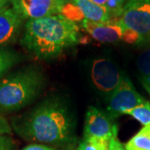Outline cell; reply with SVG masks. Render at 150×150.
Here are the masks:
<instances>
[{
    "label": "cell",
    "instance_id": "cell-11",
    "mask_svg": "<svg viewBox=\"0 0 150 150\" xmlns=\"http://www.w3.org/2000/svg\"><path fill=\"white\" fill-rule=\"evenodd\" d=\"M80 9L84 18L87 20L98 23L110 22L108 9L104 6L93 3L92 0H73Z\"/></svg>",
    "mask_w": 150,
    "mask_h": 150
},
{
    "label": "cell",
    "instance_id": "cell-3",
    "mask_svg": "<svg viewBox=\"0 0 150 150\" xmlns=\"http://www.w3.org/2000/svg\"><path fill=\"white\" fill-rule=\"evenodd\" d=\"M45 75L36 66H27L0 80V111L15 112L27 107L43 91Z\"/></svg>",
    "mask_w": 150,
    "mask_h": 150
},
{
    "label": "cell",
    "instance_id": "cell-24",
    "mask_svg": "<svg viewBox=\"0 0 150 150\" xmlns=\"http://www.w3.org/2000/svg\"><path fill=\"white\" fill-rule=\"evenodd\" d=\"M145 89H146L147 91L149 92V94H150V88H145Z\"/></svg>",
    "mask_w": 150,
    "mask_h": 150
},
{
    "label": "cell",
    "instance_id": "cell-19",
    "mask_svg": "<svg viewBox=\"0 0 150 150\" xmlns=\"http://www.w3.org/2000/svg\"><path fill=\"white\" fill-rule=\"evenodd\" d=\"M76 150H98L94 145H93L90 143L87 142L85 140H83V142H81L78 149Z\"/></svg>",
    "mask_w": 150,
    "mask_h": 150
},
{
    "label": "cell",
    "instance_id": "cell-4",
    "mask_svg": "<svg viewBox=\"0 0 150 150\" xmlns=\"http://www.w3.org/2000/svg\"><path fill=\"white\" fill-rule=\"evenodd\" d=\"M118 135V126L107 113L90 106L86 112L83 140L98 150H108L112 139Z\"/></svg>",
    "mask_w": 150,
    "mask_h": 150
},
{
    "label": "cell",
    "instance_id": "cell-9",
    "mask_svg": "<svg viewBox=\"0 0 150 150\" xmlns=\"http://www.w3.org/2000/svg\"><path fill=\"white\" fill-rule=\"evenodd\" d=\"M83 27L92 37L101 43H115L122 39L124 27L120 22L98 23L83 19Z\"/></svg>",
    "mask_w": 150,
    "mask_h": 150
},
{
    "label": "cell",
    "instance_id": "cell-8",
    "mask_svg": "<svg viewBox=\"0 0 150 150\" xmlns=\"http://www.w3.org/2000/svg\"><path fill=\"white\" fill-rule=\"evenodd\" d=\"M23 19L33 20L60 14L66 0H10Z\"/></svg>",
    "mask_w": 150,
    "mask_h": 150
},
{
    "label": "cell",
    "instance_id": "cell-5",
    "mask_svg": "<svg viewBox=\"0 0 150 150\" xmlns=\"http://www.w3.org/2000/svg\"><path fill=\"white\" fill-rule=\"evenodd\" d=\"M119 22L124 28L134 30L144 43L150 40V0H129L123 7Z\"/></svg>",
    "mask_w": 150,
    "mask_h": 150
},
{
    "label": "cell",
    "instance_id": "cell-10",
    "mask_svg": "<svg viewBox=\"0 0 150 150\" xmlns=\"http://www.w3.org/2000/svg\"><path fill=\"white\" fill-rule=\"evenodd\" d=\"M23 18L13 7L0 9V47L13 43L21 30Z\"/></svg>",
    "mask_w": 150,
    "mask_h": 150
},
{
    "label": "cell",
    "instance_id": "cell-17",
    "mask_svg": "<svg viewBox=\"0 0 150 150\" xmlns=\"http://www.w3.org/2000/svg\"><path fill=\"white\" fill-rule=\"evenodd\" d=\"M122 39L124 42L131 43V44H142V43H144L143 39L140 37L139 34L134 32V30L127 28H124Z\"/></svg>",
    "mask_w": 150,
    "mask_h": 150
},
{
    "label": "cell",
    "instance_id": "cell-7",
    "mask_svg": "<svg viewBox=\"0 0 150 150\" xmlns=\"http://www.w3.org/2000/svg\"><path fill=\"white\" fill-rule=\"evenodd\" d=\"M90 76L94 87L108 98L118 88L124 74L110 59L98 58L92 63Z\"/></svg>",
    "mask_w": 150,
    "mask_h": 150
},
{
    "label": "cell",
    "instance_id": "cell-23",
    "mask_svg": "<svg viewBox=\"0 0 150 150\" xmlns=\"http://www.w3.org/2000/svg\"><path fill=\"white\" fill-rule=\"evenodd\" d=\"M116 1H117L118 3H119L120 4H122V5L124 6L125 5V4H126L128 1H129V0H116Z\"/></svg>",
    "mask_w": 150,
    "mask_h": 150
},
{
    "label": "cell",
    "instance_id": "cell-13",
    "mask_svg": "<svg viewBox=\"0 0 150 150\" xmlns=\"http://www.w3.org/2000/svg\"><path fill=\"white\" fill-rule=\"evenodd\" d=\"M124 148L126 150H150V126H144Z\"/></svg>",
    "mask_w": 150,
    "mask_h": 150
},
{
    "label": "cell",
    "instance_id": "cell-22",
    "mask_svg": "<svg viewBox=\"0 0 150 150\" xmlns=\"http://www.w3.org/2000/svg\"><path fill=\"white\" fill-rule=\"evenodd\" d=\"M10 0H0V9H2L3 8H4L5 6H7L8 3Z\"/></svg>",
    "mask_w": 150,
    "mask_h": 150
},
{
    "label": "cell",
    "instance_id": "cell-1",
    "mask_svg": "<svg viewBox=\"0 0 150 150\" xmlns=\"http://www.w3.org/2000/svg\"><path fill=\"white\" fill-rule=\"evenodd\" d=\"M13 129L27 141L71 148L76 142V118L66 99L51 97L13 119Z\"/></svg>",
    "mask_w": 150,
    "mask_h": 150
},
{
    "label": "cell",
    "instance_id": "cell-21",
    "mask_svg": "<svg viewBox=\"0 0 150 150\" xmlns=\"http://www.w3.org/2000/svg\"><path fill=\"white\" fill-rule=\"evenodd\" d=\"M92 1H93V3L97 4H98V5L104 6L106 4L108 0H92Z\"/></svg>",
    "mask_w": 150,
    "mask_h": 150
},
{
    "label": "cell",
    "instance_id": "cell-14",
    "mask_svg": "<svg viewBox=\"0 0 150 150\" xmlns=\"http://www.w3.org/2000/svg\"><path fill=\"white\" fill-rule=\"evenodd\" d=\"M136 64L142 84L144 88H150V47L139 54Z\"/></svg>",
    "mask_w": 150,
    "mask_h": 150
},
{
    "label": "cell",
    "instance_id": "cell-16",
    "mask_svg": "<svg viewBox=\"0 0 150 150\" xmlns=\"http://www.w3.org/2000/svg\"><path fill=\"white\" fill-rule=\"evenodd\" d=\"M60 14L66 18L67 19L74 23L78 21H83L84 19V17L80 9L77 7L75 4H72V3H66L63 7Z\"/></svg>",
    "mask_w": 150,
    "mask_h": 150
},
{
    "label": "cell",
    "instance_id": "cell-18",
    "mask_svg": "<svg viewBox=\"0 0 150 150\" xmlns=\"http://www.w3.org/2000/svg\"><path fill=\"white\" fill-rule=\"evenodd\" d=\"M108 150H126L124 146H123L119 141H118V138L114 139L111 141L110 145H109V149Z\"/></svg>",
    "mask_w": 150,
    "mask_h": 150
},
{
    "label": "cell",
    "instance_id": "cell-15",
    "mask_svg": "<svg viewBox=\"0 0 150 150\" xmlns=\"http://www.w3.org/2000/svg\"><path fill=\"white\" fill-rule=\"evenodd\" d=\"M124 114L133 117L144 126H150V103L149 101L126 111Z\"/></svg>",
    "mask_w": 150,
    "mask_h": 150
},
{
    "label": "cell",
    "instance_id": "cell-2",
    "mask_svg": "<svg viewBox=\"0 0 150 150\" xmlns=\"http://www.w3.org/2000/svg\"><path fill=\"white\" fill-rule=\"evenodd\" d=\"M80 41L79 26L57 14L28 20L20 43L38 59H51Z\"/></svg>",
    "mask_w": 150,
    "mask_h": 150
},
{
    "label": "cell",
    "instance_id": "cell-12",
    "mask_svg": "<svg viewBox=\"0 0 150 150\" xmlns=\"http://www.w3.org/2000/svg\"><path fill=\"white\" fill-rule=\"evenodd\" d=\"M20 60L21 56L16 51L5 47H0V80Z\"/></svg>",
    "mask_w": 150,
    "mask_h": 150
},
{
    "label": "cell",
    "instance_id": "cell-6",
    "mask_svg": "<svg viewBox=\"0 0 150 150\" xmlns=\"http://www.w3.org/2000/svg\"><path fill=\"white\" fill-rule=\"evenodd\" d=\"M146 101L136 90L130 79L124 75L118 88L107 98V114L114 119Z\"/></svg>",
    "mask_w": 150,
    "mask_h": 150
},
{
    "label": "cell",
    "instance_id": "cell-20",
    "mask_svg": "<svg viewBox=\"0 0 150 150\" xmlns=\"http://www.w3.org/2000/svg\"><path fill=\"white\" fill-rule=\"evenodd\" d=\"M23 150H54V149H51L49 147H47L45 145L41 144H31L27 146Z\"/></svg>",
    "mask_w": 150,
    "mask_h": 150
}]
</instances>
